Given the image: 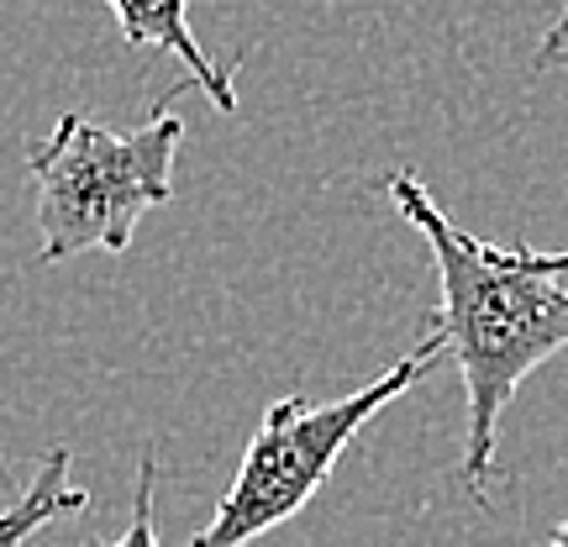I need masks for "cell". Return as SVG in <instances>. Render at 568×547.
Instances as JSON below:
<instances>
[{
	"label": "cell",
	"mask_w": 568,
	"mask_h": 547,
	"mask_svg": "<svg viewBox=\"0 0 568 547\" xmlns=\"http://www.w3.org/2000/svg\"><path fill=\"white\" fill-rule=\"evenodd\" d=\"M537 259H542V269H548V274H558V280L568 274V247H564V253H537Z\"/></svg>",
	"instance_id": "8"
},
{
	"label": "cell",
	"mask_w": 568,
	"mask_h": 547,
	"mask_svg": "<svg viewBox=\"0 0 568 547\" xmlns=\"http://www.w3.org/2000/svg\"><path fill=\"white\" fill-rule=\"evenodd\" d=\"M184 122L163 101L138 132H111L80 111L27 153L38 184V237L42 264H63L74 253L105 247L126 253L148 211L174 201V153Z\"/></svg>",
	"instance_id": "2"
},
{
	"label": "cell",
	"mask_w": 568,
	"mask_h": 547,
	"mask_svg": "<svg viewBox=\"0 0 568 547\" xmlns=\"http://www.w3.org/2000/svg\"><path fill=\"white\" fill-rule=\"evenodd\" d=\"M548 547H568V521H564V527H558V531H552V537H548Z\"/></svg>",
	"instance_id": "9"
},
{
	"label": "cell",
	"mask_w": 568,
	"mask_h": 547,
	"mask_svg": "<svg viewBox=\"0 0 568 547\" xmlns=\"http://www.w3.org/2000/svg\"><path fill=\"white\" fill-rule=\"evenodd\" d=\"M84 506H90V495L80 485H69V447H53L38 464L32 485L11 495V506L0 510V547H27L48 521L74 516Z\"/></svg>",
	"instance_id": "5"
},
{
	"label": "cell",
	"mask_w": 568,
	"mask_h": 547,
	"mask_svg": "<svg viewBox=\"0 0 568 547\" xmlns=\"http://www.w3.org/2000/svg\"><path fill=\"white\" fill-rule=\"evenodd\" d=\"M437 364H443V347L426 343L343 401H301V395L274 401L247 443L232 489L222 495L216 516L190 537V547H247L264 531L295 521L316 500V489L332 479V468L353 447V437Z\"/></svg>",
	"instance_id": "3"
},
{
	"label": "cell",
	"mask_w": 568,
	"mask_h": 547,
	"mask_svg": "<svg viewBox=\"0 0 568 547\" xmlns=\"http://www.w3.org/2000/svg\"><path fill=\"white\" fill-rule=\"evenodd\" d=\"M153 485H159V453L148 447L138 464V495H132V521L122 537L111 543H84V547H159V527H153Z\"/></svg>",
	"instance_id": "6"
},
{
	"label": "cell",
	"mask_w": 568,
	"mask_h": 547,
	"mask_svg": "<svg viewBox=\"0 0 568 547\" xmlns=\"http://www.w3.org/2000/svg\"><path fill=\"white\" fill-rule=\"evenodd\" d=\"M105 6H111V17H116V27H122V38L132 48H163V53H174L184 63L190 84L205 90L216 111H237V90H232L237 69L205 59V48L190 32V0H105Z\"/></svg>",
	"instance_id": "4"
},
{
	"label": "cell",
	"mask_w": 568,
	"mask_h": 547,
	"mask_svg": "<svg viewBox=\"0 0 568 547\" xmlns=\"http://www.w3.org/2000/svg\"><path fill=\"white\" fill-rule=\"evenodd\" d=\"M531 69H537V74H542V69H568V0H564V11H558V21L548 27V38L537 48Z\"/></svg>",
	"instance_id": "7"
},
{
	"label": "cell",
	"mask_w": 568,
	"mask_h": 547,
	"mask_svg": "<svg viewBox=\"0 0 568 547\" xmlns=\"http://www.w3.org/2000/svg\"><path fill=\"white\" fill-rule=\"evenodd\" d=\"M385 195L432 247L443 305L432 316V343L443 358L458 364L468 401L464 437V485L485 506L489 474H495V443L510 395L521 389L537 364L568 353V284L542 269L531 247L479 243L426 195V184L410 169H395Z\"/></svg>",
	"instance_id": "1"
}]
</instances>
